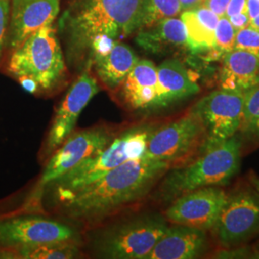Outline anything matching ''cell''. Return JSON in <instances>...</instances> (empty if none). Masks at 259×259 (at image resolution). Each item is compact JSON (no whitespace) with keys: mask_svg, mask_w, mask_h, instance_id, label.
Here are the masks:
<instances>
[{"mask_svg":"<svg viewBox=\"0 0 259 259\" xmlns=\"http://www.w3.org/2000/svg\"><path fill=\"white\" fill-rule=\"evenodd\" d=\"M227 194L219 186H207L190 191L175 199L165 211V219L204 232L213 230Z\"/></svg>","mask_w":259,"mask_h":259,"instance_id":"7c38bea8","label":"cell"},{"mask_svg":"<svg viewBox=\"0 0 259 259\" xmlns=\"http://www.w3.org/2000/svg\"><path fill=\"white\" fill-rule=\"evenodd\" d=\"M223 248L240 246L259 232V193L250 185L233 190L223 206L215 227Z\"/></svg>","mask_w":259,"mask_h":259,"instance_id":"ba28073f","label":"cell"},{"mask_svg":"<svg viewBox=\"0 0 259 259\" xmlns=\"http://www.w3.org/2000/svg\"><path fill=\"white\" fill-rule=\"evenodd\" d=\"M214 258H259V252L257 250H253L249 247L238 248H224L223 250L217 251Z\"/></svg>","mask_w":259,"mask_h":259,"instance_id":"4316f807","label":"cell"},{"mask_svg":"<svg viewBox=\"0 0 259 259\" xmlns=\"http://www.w3.org/2000/svg\"><path fill=\"white\" fill-rule=\"evenodd\" d=\"M207 249L208 241L204 231L183 225L168 226L145 259L198 258Z\"/></svg>","mask_w":259,"mask_h":259,"instance_id":"9a60e30c","label":"cell"},{"mask_svg":"<svg viewBox=\"0 0 259 259\" xmlns=\"http://www.w3.org/2000/svg\"><path fill=\"white\" fill-rule=\"evenodd\" d=\"M138 45L152 53H163L188 48L187 34L183 20L169 18L139 30Z\"/></svg>","mask_w":259,"mask_h":259,"instance_id":"d6986e66","label":"cell"},{"mask_svg":"<svg viewBox=\"0 0 259 259\" xmlns=\"http://www.w3.org/2000/svg\"><path fill=\"white\" fill-rule=\"evenodd\" d=\"M241 13H247V0H231L228 5L225 17L230 18Z\"/></svg>","mask_w":259,"mask_h":259,"instance_id":"f546056e","label":"cell"},{"mask_svg":"<svg viewBox=\"0 0 259 259\" xmlns=\"http://www.w3.org/2000/svg\"><path fill=\"white\" fill-rule=\"evenodd\" d=\"M93 60L103 83L114 90L122 84L139 59L131 47L115 40L109 50L94 56Z\"/></svg>","mask_w":259,"mask_h":259,"instance_id":"ffe728a7","label":"cell"},{"mask_svg":"<svg viewBox=\"0 0 259 259\" xmlns=\"http://www.w3.org/2000/svg\"><path fill=\"white\" fill-rule=\"evenodd\" d=\"M112 139L111 133L103 127L84 130L68 137L50 158L29 204H34L35 200L40 198L48 185L57 179L106 148Z\"/></svg>","mask_w":259,"mask_h":259,"instance_id":"30bf717a","label":"cell"},{"mask_svg":"<svg viewBox=\"0 0 259 259\" xmlns=\"http://www.w3.org/2000/svg\"><path fill=\"white\" fill-rule=\"evenodd\" d=\"M167 228L165 217L141 215L103 233L96 249L106 258L145 259Z\"/></svg>","mask_w":259,"mask_h":259,"instance_id":"8992f818","label":"cell"},{"mask_svg":"<svg viewBox=\"0 0 259 259\" xmlns=\"http://www.w3.org/2000/svg\"><path fill=\"white\" fill-rule=\"evenodd\" d=\"M79 254L75 241L44 243L17 251L12 259H70Z\"/></svg>","mask_w":259,"mask_h":259,"instance_id":"7402d4cb","label":"cell"},{"mask_svg":"<svg viewBox=\"0 0 259 259\" xmlns=\"http://www.w3.org/2000/svg\"><path fill=\"white\" fill-rule=\"evenodd\" d=\"M10 0H0V57L5 46V38L9 22Z\"/></svg>","mask_w":259,"mask_h":259,"instance_id":"83f0119b","label":"cell"},{"mask_svg":"<svg viewBox=\"0 0 259 259\" xmlns=\"http://www.w3.org/2000/svg\"><path fill=\"white\" fill-rule=\"evenodd\" d=\"M142 0H77L58 21L71 65L91 55L101 40L129 36L139 31Z\"/></svg>","mask_w":259,"mask_h":259,"instance_id":"7a4b0ae2","label":"cell"},{"mask_svg":"<svg viewBox=\"0 0 259 259\" xmlns=\"http://www.w3.org/2000/svg\"><path fill=\"white\" fill-rule=\"evenodd\" d=\"M244 102L245 93L222 89L205 95L195 105L191 111L204 130L203 151L232 139L240 131Z\"/></svg>","mask_w":259,"mask_h":259,"instance_id":"52a82bcc","label":"cell"},{"mask_svg":"<svg viewBox=\"0 0 259 259\" xmlns=\"http://www.w3.org/2000/svg\"><path fill=\"white\" fill-rule=\"evenodd\" d=\"M171 163L147 157L130 159L63 201L73 219L93 221L148 194Z\"/></svg>","mask_w":259,"mask_h":259,"instance_id":"6da1fadb","label":"cell"},{"mask_svg":"<svg viewBox=\"0 0 259 259\" xmlns=\"http://www.w3.org/2000/svg\"><path fill=\"white\" fill-rule=\"evenodd\" d=\"M181 13L179 0H142L139 30L148 27L162 19L176 18Z\"/></svg>","mask_w":259,"mask_h":259,"instance_id":"603a6c76","label":"cell"},{"mask_svg":"<svg viewBox=\"0 0 259 259\" xmlns=\"http://www.w3.org/2000/svg\"><path fill=\"white\" fill-rule=\"evenodd\" d=\"M181 19L185 24L190 50L200 52L214 49L215 30L204 24L195 11L182 12Z\"/></svg>","mask_w":259,"mask_h":259,"instance_id":"44dd1931","label":"cell"},{"mask_svg":"<svg viewBox=\"0 0 259 259\" xmlns=\"http://www.w3.org/2000/svg\"><path fill=\"white\" fill-rule=\"evenodd\" d=\"M157 88V66L149 60H139L122 83V97L132 110L154 109Z\"/></svg>","mask_w":259,"mask_h":259,"instance_id":"e0dca14e","label":"cell"},{"mask_svg":"<svg viewBox=\"0 0 259 259\" xmlns=\"http://www.w3.org/2000/svg\"><path fill=\"white\" fill-rule=\"evenodd\" d=\"M205 0H179L182 12L195 11L204 5Z\"/></svg>","mask_w":259,"mask_h":259,"instance_id":"1f68e13d","label":"cell"},{"mask_svg":"<svg viewBox=\"0 0 259 259\" xmlns=\"http://www.w3.org/2000/svg\"><path fill=\"white\" fill-rule=\"evenodd\" d=\"M231 0H205L204 6L212 11L219 18L225 17L228 5Z\"/></svg>","mask_w":259,"mask_h":259,"instance_id":"f1b7e54d","label":"cell"},{"mask_svg":"<svg viewBox=\"0 0 259 259\" xmlns=\"http://www.w3.org/2000/svg\"><path fill=\"white\" fill-rule=\"evenodd\" d=\"M236 32L232 27V23L226 17L220 18L215 28L214 49L218 53L227 54L234 49Z\"/></svg>","mask_w":259,"mask_h":259,"instance_id":"d4e9b609","label":"cell"},{"mask_svg":"<svg viewBox=\"0 0 259 259\" xmlns=\"http://www.w3.org/2000/svg\"><path fill=\"white\" fill-rule=\"evenodd\" d=\"M200 92V87L178 59H168L157 66L156 108H166Z\"/></svg>","mask_w":259,"mask_h":259,"instance_id":"2e32d148","label":"cell"},{"mask_svg":"<svg viewBox=\"0 0 259 259\" xmlns=\"http://www.w3.org/2000/svg\"><path fill=\"white\" fill-rule=\"evenodd\" d=\"M247 13L250 21L259 16V0H247Z\"/></svg>","mask_w":259,"mask_h":259,"instance_id":"d6a6232c","label":"cell"},{"mask_svg":"<svg viewBox=\"0 0 259 259\" xmlns=\"http://www.w3.org/2000/svg\"><path fill=\"white\" fill-rule=\"evenodd\" d=\"M241 141L235 136L211 148L192 163L170 171L160 185L159 197L173 202L199 188L228 185L240 167Z\"/></svg>","mask_w":259,"mask_h":259,"instance_id":"3957f363","label":"cell"},{"mask_svg":"<svg viewBox=\"0 0 259 259\" xmlns=\"http://www.w3.org/2000/svg\"><path fill=\"white\" fill-rule=\"evenodd\" d=\"M240 131L250 140L259 141V85L245 93Z\"/></svg>","mask_w":259,"mask_h":259,"instance_id":"cb8c5ba5","label":"cell"},{"mask_svg":"<svg viewBox=\"0 0 259 259\" xmlns=\"http://www.w3.org/2000/svg\"><path fill=\"white\" fill-rule=\"evenodd\" d=\"M99 91L96 80L88 71L80 75L56 111L47 138V153L54 152L70 136L83 109Z\"/></svg>","mask_w":259,"mask_h":259,"instance_id":"4fadbf2b","label":"cell"},{"mask_svg":"<svg viewBox=\"0 0 259 259\" xmlns=\"http://www.w3.org/2000/svg\"><path fill=\"white\" fill-rule=\"evenodd\" d=\"M154 130L136 127L123 132L107 147L57 179L52 186L61 202L100 179L123 162L143 157Z\"/></svg>","mask_w":259,"mask_h":259,"instance_id":"5b68a950","label":"cell"},{"mask_svg":"<svg viewBox=\"0 0 259 259\" xmlns=\"http://www.w3.org/2000/svg\"><path fill=\"white\" fill-rule=\"evenodd\" d=\"M249 181H250V185H252L259 193V177L256 176V174L250 172Z\"/></svg>","mask_w":259,"mask_h":259,"instance_id":"836d02e7","label":"cell"},{"mask_svg":"<svg viewBox=\"0 0 259 259\" xmlns=\"http://www.w3.org/2000/svg\"><path fill=\"white\" fill-rule=\"evenodd\" d=\"M220 81L224 90L243 93L257 87L259 56L239 49L225 54Z\"/></svg>","mask_w":259,"mask_h":259,"instance_id":"ac0fdd59","label":"cell"},{"mask_svg":"<svg viewBox=\"0 0 259 259\" xmlns=\"http://www.w3.org/2000/svg\"><path fill=\"white\" fill-rule=\"evenodd\" d=\"M60 0H10L5 47L14 51L39 28L54 22Z\"/></svg>","mask_w":259,"mask_h":259,"instance_id":"5bb4252c","label":"cell"},{"mask_svg":"<svg viewBox=\"0 0 259 259\" xmlns=\"http://www.w3.org/2000/svg\"><path fill=\"white\" fill-rule=\"evenodd\" d=\"M250 26L259 31V16L257 18H255V19H253L250 21Z\"/></svg>","mask_w":259,"mask_h":259,"instance_id":"e575fe53","label":"cell"},{"mask_svg":"<svg viewBox=\"0 0 259 259\" xmlns=\"http://www.w3.org/2000/svg\"><path fill=\"white\" fill-rule=\"evenodd\" d=\"M204 140L203 124L190 111L178 120L153 131L144 157L172 163L192 153Z\"/></svg>","mask_w":259,"mask_h":259,"instance_id":"8fae6325","label":"cell"},{"mask_svg":"<svg viewBox=\"0 0 259 259\" xmlns=\"http://www.w3.org/2000/svg\"><path fill=\"white\" fill-rule=\"evenodd\" d=\"M7 71L20 80H30L37 91H50L65 74V61L52 23L39 28L11 52Z\"/></svg>","mask_w":259,"mask_h":259,"instance_id":"277c9868","label":"cell"},{"mask_svg":"<svg viewBox=\"0 0 259 259\" xmlns=\"http://www.w3.org/2000/svg\"><path fill=\"white\" fill-rule=\"evenodd\" d=\"M70 227L38 217L0 219V258H13L19 250L44 243L75 241Z\"/></svg>","mask_w":259,"mask_h":259,"instance_id":"9c48e42d","label":"cell"},{"mask_svg":"<svg viewBox=\"0 0 259 259\" xmlns=\"http://www.w3.org/2000/svg\"><path fill=\"white\" fill-rule=\"evenodd\" d=\"M228 19L232 23V27L235 30V32L250 26V19L248 16V13L237 14V15L232 16Z\"/></svg>","mask_w":259,"mask_h":259,"instance_id":"4dcf8cb0","label":"cell"},{"mask_svg":"<svg viewBox=\"0 0 259 259\" xmlns=\"http://www.w3.org/2000/svg\"><path fill=\"white\" fill-rule=\"evenodd\" d=\"M234 49L244 50L259 56V31L254 28H244L236 32Z\"/></svg>","mask_w":259,"mask_h":259,"instance_id":"484cf974","label":"cell"}]
</instances>
